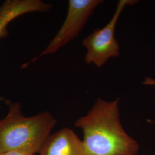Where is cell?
<instances>
[{
  "label": "cell",
  "instance_id": "1",
  "mask_svg": "<svg viewBox=\"0 0 155 155\" xmlns=\"http://www.w3.org/2000/svg\"><path fill=\"white\" fill-rule=\"evenodd\" d=\"M118 98H98L88 113L75 126L82 129L86 155H137L138 143L122 127Z\"/></svg>",
  "mask_w": 155,
  "mask_h": 155
},
{
  "label": "cell",
  "instance_id": "2",
  "mask_svg": "<svg viewBox=\"0 0 155 155\" xmlns=\"http://www.w3.org/2000/svg\"><path fill=\"white\" fill-rule=\"evenodd\" d=\"M56 123L48 111L25 117L20 102L11 103L6 116L0 120V154L9 152L39 153Z\"/></svg>",
  "mask_w": 155,
  "mask_h": 155
},
{
  "label": "cell",
  "instance_id": "3",
  "mask_svg": "<svg viewBox=\"0 0 155 155\" xmlns=\"http://www.w3.org/2000/svg\"><path fill=\"white\" fill-rule=\"evenodd\" d=\"M136 0H120L111 19L103 28L95 29L82 41L86 49L84 61L97 67L104 66L109 59L120 55L119 43L115 38V29L118 19L127 6L133 5Z\"/></svg>",
  "mask_w": 155,
  "mask_h": 155
},
{
  "label": "cell",
  "instance_id": "4",
  "mask_svg": "<svg viewBox=\"0 0 155 155\" xmlns=\"http://www.w3.org/2000/svg\"><path fill=\"white\" fill-rule=\"evenodd\" d=\"M103 2L102 0H69L66 18L54 38L40 54L22 64L21 68H27L42 57L55 54L75 39L83 30L95 9Z\"/></svg>",
  "mask_w": 155,
  "mask_h": 155
},
{
  "label": "cell",
  "instance_id": "5",
  "mask_svg": "<svg viewBox=\"0 0 155 155\" xmlns=\"http://www.w3.org/2000/svg\"><path fill=\"white\" fill-rule=\"evenodd\" d=\"M39 155H86L83 141L71 129L64 127L51 134Z\"/></svg>",
  "mask_w": 155,
  "mask_h": 155
},
{
  "label": "cell",
  "instance_id": "6",
  "mask_svg": "<svg viewBox=\"0 0 155 155\" xmlns=\"http://www.w3.org/2000/svg\"><path fill=\"white\" fill-rule=\"evenodd\" d=\"M52 5L41 0H6L0 6V39L8 36V26L15 19L32 12H47Z\"/></svg>",
  "mask_w": 155,
  "mask_h": 155
},
{
  "label": "cell",
  "instance_id": "7",
  "mask_svg": "<svg viewBox=\"0 0 155 155\" xmlns=\"http://www.w3.org/2000/svg\"><path fill=\"white\" fill-rule=\"evenodd\" d=\"M143 84H144V86H152V87H153L155 89V79L152 78H150V77L145 78L143 82Z\"/></svg>",
  "mask_w": 155,
  "mask_h": 155
},
{
  "label": "cell",
  "instance_id": "8",
  "mask_svg": "<svg viewBox=\"0 0 155 155\" xmlns=\"http://www.w3.org/2000/svg\"><path fill=\"white\" fill-rule=\"evenodd\" d=\"M0 155H30V154H27L24 153H21V152H6V153H1Z\"/></svg>",
  "mask_w": 155,
  "mask_h": 155
}]
</instances>
